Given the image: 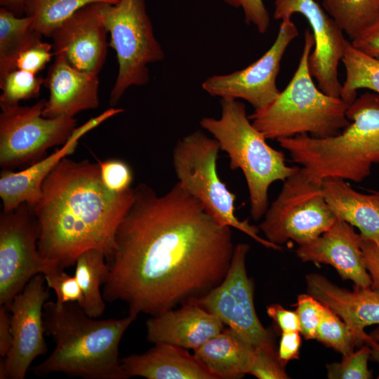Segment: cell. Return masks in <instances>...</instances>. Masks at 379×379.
<instances>
[{"instance_id":"obj_1","label":"cell","mask_w":379,"mask_h":379,"mask_svg":"<svg viewBox=\"0 0 379 379\" xmlns=\"http://www.w3.org/2000/svg\"><path fill=\"white\" fill-rule=\"evenodd\" d=\"M134 190L107 261L103 298L125 302L134 316H157L220 284L235 246L231 227L219 225L178 182L162 195L145 183Z\"/></svg>"},{"instance_id":"obj_2","label":"cell","mask_w":379,"mask_h":379,"mask_svg":"<svg viewBox=\"0 0 379 379\" xmlns=\"http://www.w3.org/2000/svg\"><path fill=\"white\" fill-rule=\"evenodd\" d=\"M134 197L132 187L122 193L109 191L101 180L98 162L64 158L44 180L41 198L32 206L40 254L62 269L91 248L102 251L108 261Z\"/></svg>"},{"instance_id":"obj_3","label":"cell","mask_w":379,"mask_h":379,"mask_svg":"<svg viewBox=\"0 0 379 379\" xmlns=\"http://www.w3.org/2000/svg\"><path fill=\"white\" fill-rule=\"evenodd\" d=\"M136 316L97 320L77 302L46 301L45 334L55 347L42 363L32 368L39 376L62 373L85 379H126L119 359L120 340Z\"/></svg>"},{"instance_id":"obj_4","label":"cell","mask_w":379,"mask_h":379,"mask_svg":"<svg viewBox=\"0 0 379 379\" xmlns=\"http://www.w3.org/2000/svg\"><path fill=\"white\" fill-rule=\"evenodd\" d=\"M347 117L350 124L335 135L302 134L277 141L317 182L328 178L361 182L379 164V94L366 92L357 98Z\"/></svg>"},{"instance_id":"obj_5","label":"cell","mask_w":379,"mask_h":379,"mask_svg":"<svg viewBox=\"0 0 379 379\" xmlns=\"http://www.w3.org/2000/svg\"><path fill=\"white\" fill-rule=\"evenodd\" d=\"M304 36L300 61L288 84L272 102L248 116L267 140L302 134L330 137L350 122L347 117L350 105L340 97L328 95L315 85L308 65L314 36L310 30L305 31Z\"/></svg>"},{"instance_id":"obj_6","label":"cell","mask_w":379,"mask_h":379,"mask_svg":"<svg viewBox=\"0 0 379 379\" xmlns=\"http://www.w3.org/2000/svg\"><path fill=\"white\" fill-rule=\"evenodd\" d=\"M220 103V118L204 117L200 125L227 154L230 168L242 171L248 190L250 213L258 220L268 208L270 185L284 182L299 167L288 166L284 152L267 144V138L251 123L243 102L221 98Z\"/></svg>"},{"instance_id":"obj_7","label":"cell","mask_w":379,"mask_h":379,"mask_svg":"<svg viewBox=\"0 0 379 379\" xmlns=\"http://www.w3.org/2000/svg\"><path fill=\"white\" fill-rule=\"evenodd\" d=\"M218 142L200 131L179 140L173 151L178 182L197 199L220 226L237 229L267 248L281 247L261 237L259 227L235 215L236 196L221 180L217 171Z\"/></svg>"},{"instance_id":"obj_8","label":"cell","mask_w":379,"mask_h":379,"mask_svg":"<svg viewBox=\"0 0 379 379\" xmlns=\"http://www.w3.org/2000/svg\"><path fill=\"white\" fill-rule=\"evenodd\" d=\"M101 13L110 34L109 46L114 50L119 65L109 93V105L114 107L131 86L149 82L147 65L162 60L164 53L154 34L145 0L103 3Z\"/></svg>"},{"instance_id":"obj_9","label":"cell","mask_w":379,"mask_h":379,"mask_svg":"<svg viewBox=\"0 0 379 379\" xmlns=\"http://www.w3.org/2000/svg\"><path fill=\"white\" fill-rule=\"evenodd\" d=\"M336 219L322 187L302 168L284 181L281 192L268 206L259 229L277 245L289 240L302 245L316 239Z\"/></svg>"},{"instance_id":"obj_10","label":"cell","mask_w":379,"mask_h":379,"mask_svg":"<svg viewBox=\"0 0 379 379\" xmlns=\"http://www.w3.org/2000/svg\"><path fill=\"white\" fill-rule=\"evenodd\" d=\"M46 100L31 106L20 105L0 114V166L11 169L33 164L46 150L63 145L77 128L74 117L47 118L42 115Z\"/></svg>"},{"instance_id":"obj_11","label":"cell","mask_w":379,"mask_h":379,"mask_svg":"<svg viewBox=\"0 0 379 379\" xmlns=\"http://www.w3.org/2000/svg\"><path fill=\"white\" fill-rule=\"evenodd\" d=\"M249 248L247 244H237L222 282L190 302L216 316L254 349L277 354L271 334L260 323L255 310L253 286L246 268Z\"/></svg>"},{"instance_id":"obj_12","label":"cell","mask_w":379,"mask_h":379,"mask_svg":"<svg viewBox=\"0 0 379 379\" xmlns=\"http://www.w3.org/2000/svg\"><path fill=\"white\" fill-rule=\"evenodd\" d=\"M39 236L38 222L32 206L28 204L1 213L0 305L8 308L13 298L34 276L44 274L58 266L40 254Z\"/></svg>"},{"instance_id":"obj_13","label":"cell","mask_w":379,"mask_h":379,"mask_svg":"<svg viewBox=\"0 0 379 379\" xmlns=\"http://www.w3.org/2000/svg\"><path fill=\"white\" fill-rule=\"evenodd\" d=\"M298 34L291 18L281 20L274 41L260 58L244 69L208 77L202 84L203 90L213 97L244 100L254 110L265 107L280 93L276 80L281 62Z\"/></svg>"},{"instance_id":"obj_14","label":"cell","mask_w":379,"mask_h":379,"mask_svg":"<svg viewBox=\"0 0 379 379\" xmlns=\"http://www.w3.org/2000/svg\"><path fill=\"white\" fill-rule=\"evenodd\" d=\"M45 282L44 274L34 276L8 307L13 343L0 360L1 379H24L34 359L47 351L43 310L50 293Z\"/></svg>"},{"instance_id":"obj_15","label":"cell","mask_w":379,"mask_h":379,"mask_svg":"<svg viewBox=\"0 0 379 379\" xmlns=\"http://www.w3.org/2000/svg\"><path fill=\"white\" fill-rule=\"evenodd\" d=\"M295 13L303 15L314 40L308 65L317 86L324 93L340 97L342 84L338 65L349 41L335 22L315 0H274L273 18L281 20Z\"/></svg>"},{"instance_id":"obj_16","label":"cell","mask_w":379,"mask_h":379,"mask_svg":"<svg viewBox=\"0 0 379 379\" xmlns=\"http://www.w3.org/2000/svg\"><path fill=\"white\" fill-rule=\"evenodd\" d=\"M103 3L87 5L62 22L53 32V54L62 55L79 70L99 74L107 54L108 31L104 24Z\"/></svg>"},{"instance_id":"obj_17","label":"cell","mask_w":379,"mask_h":379,"mask_svg":"<svg viewBox=\"0 0 379 379\" xmlns=\"http://www.w3.org/2000/svg\"><path fill=\"white\" fill-rule=\"evenodd\" d=\"M123 111V109L112 107L98 116L90 119L81 126L77 127L59 149L29 167L18 172L3 169L0 174V197L3 211L8 212L23 203L34 206L41 198L44 180L62 159L75 151L79 140L105 120Z\"/></svg>"},{"instance_id":"obj_18","label":"cell","mask_w":379,"mask_h":379,"mask_svg":"<svg viewBox=\"0 0 379 379\" xmlns=\"http://www.w3.org/2000/svg\"><path fill=\"white\" fill-rule=\"evenodd\" d=\"M295 253L303 262L333 266L343 280H350L354 286L371 285L361 249V234L343 220L336 218L320 236L298 245Z\"/></svg>"},{"instance_id":"obj_19","label":"cell","mask_w":379,"mask_h":379,"mask_svg":"<svg viewBox=\"0 0 379 379\" xmlns=\"http://www.w3.org/2000/svg\"><path fill=\"white\" fill-rule=\"evenodd\" d=\"M307 292L339 316L361 345L371 340L365 328L379 325V287L340 288L319 274L306 276Z\"/></svg>"},{"instance_id":"obj_20","label":"cell","mask_w":379,"mask_h":379,"mask_svg":"<svg viewBox=\"0 0 379 379\" xmlns=\"http://www.w3.org/2000/svg\"><path fill=\"white\" fill-rule=\"evenodd\" d=\"M44 85L49 98L42 112L47 118L74 117L78 113L100 105V79L98 74L79 70L62 55H55Z\"/></svg>"},{"instance_id":"obj_21","label":"cell","mask_w":379,"mask_h":379,"mask_svg":"<svg viewBox=\"0 0 379 379\" xmlns=\"http://www.w3.org/2000/svg\"><path fill=\"white\" fill-rule=\"evenodd\" d=\"M146 327L147 338L150 343L194 350L220 333L224 324L197 304L187 302L178 310L152 316L147 321Z\"/></svg>"},{"instance_id":"obj_22","label":"cell","mask_w":379,"mask_h":379,"mask_svg":"<svg viewBox=\"0 0 379 379\" xmlns=\"http://www.w3.org/2000/svg\"><path fill=\"white\" fill-rule=\"evenodd\" d=\"M121 365L127 378L217 379L194 354L167 343H157L145 353L124 357Z\"/></svg>"},{"instance_id":"obj_23","label":"cell","mask_w":379,"mask_h":379,"mask_svg":"<svg viewBox=\"0 0 379 379\" xmlns=\"http://www.w3.org/2000/svg\"><path fill=\"white\" fill-rule=\"evenodd\" d=\"M322 187L336 218L358 228L362 237L379 239V192L364 194L338 178L324 180Z\"/></svg>"},{"instance_id":"obj_24","label":"cell","mask_w":379,"mask_h":379,"mask_svg":"<svg viewBox=\"0 0 379 379\" xmlns=\"http://www.w3.org/2000/svg\"><path fill=\"white\" fill-rule=\"evenodd\" d=\"M254 348L228 328L194 350V355L219 378H241L248 373Z\"/></svg>"},{"instance_id":"obj_25","label":"cell","mask_w":379,"mask_h":379,"mask_svg":"<svg viewBox=\"0 0 379 379\" xmlns=\"http://www.w3.org/2000/svg\"><path fill=\"white\" fill-rule=\"evenodd\" d=\"M105 253L96 248L81 253L76 260L75 277L84 295L81 308L92 318L104 312L105 304L100 286L107 281L109 268Z\"/></svg>"},{"instance_id":"obj_26","label":"cell","mask_w":379,"mask_h":379,"mask_svg":"<svg viewBox=\"0 0 379 379\" xmlns=\"http://www.w3.org/2000/svg\"><path fill=\"white\" fill-rule=\"evenodd\" d=\"M33 19L19 16L1 6L0 8V80L16 69L18 55L42 36L32 28Z\"/></svg>"},{"instance_id":"obj_27","label":"cell","mask_w":379,"mask_h":379,"mask_svg":"<svg viewBox=\"0 0 379 379\" xmlns=\"http://www.w3.org/2000/svg\"><path fill=\"white\" fill-rule=\"evenodd\" d=\"M341 62L345 68V79L342 84L340 98L350 105L357 98V92L367 88L379 94V60L353 47L349 41Z\"/></svg>"},{"instance_id":"obj_28","label":"cell","mask_w":379,"mask_h":379,"mask_svg":"<svg viewBox=\"0 0 379 379\" xmlns=\"http://www.w3.org/2000/svg\"><path fill=\"white\" fill-rule=\"evenodd\" d=\"M117 0H25L24 14L33 19L32 28L42 37L53 31L81 8L95 3L115 4Z\"/></svg>"},{"instance_id":"obj_29","label":"cell","mask_w":379,"mask_h":379,"mask_svg":"<svg viewBox=\"0 0 379 379\" xmlns=\"http://www.w3.org/2000/svg\"><path fill=\"white\" fill-rule=\"evenodd\" d=\"M322 6L351 41L379 17V0H322Z\"/></svg>"},{"instance_id":"obj_30","label":"cell","mask_w":379,"mask_h":379,"mask_svg":"<svg viewBox=\"0 0 379 379\" xmlns=\"http://www.w3.org/2000/svg\"><path fill=\"white\" fill-rule=\"evenodd\" d=\"M44 79L37 74L14 69L0 80L1 109L19 105L21 100L39 96Z\"/></svg>"},{"instance_id":"obj_31","label":"cell","mask_w":379,"mask_h":379,"mask_svg":"<svg viewBox=\"0 0 379 379\" xmlns=\"http://www.w3.org/2000/svg\"><path fill=\"white\" fill-rule=\"evenodd\" d=\"M315 339L343 356L352 353L355 347L361 345L345 322L326 305Z\"/></svg>"},{"instance_id":"obj_32","label":"cell","mask_w":379,"mask_h":379,"mask_svg":"<svg viewBox=\"0 0 379 379\" xmlns=\"http://www.w3.org/2000/svg\"><path fill=\"white\" fill-rule=\"evenodd\" d=\"M371 358V347L368 345L362 346L356 352L343 356L340 362L326 366L329 379H369L373 378L368 368V361Z\"/></svg>"},{"instance_id":"obj_33","label":"cell","mask_w":379,"mask_h":379,"mask_svg":"<svg viewBox=\"0 0 379 379\" xmlns=\"http://www.w3.org/2000/svg\"><path fill=\"white\" fill-rule=\"evenodd\" d=\"M47 286L52 288L59 302H77L81 307L84 302L82 291L75 276L67 274L64 269L55 266L44 274Z\"/></svg>"},{"instance_id":"obj_34","label":"cell","mask_w":379,"mask_h":379,"mask_svg":"<svg viewBox=\"0 0 379 379\" xmlns=\"http://www.w3.org/2000/svg\"><path fill=\"white\" fill-rule=\"evenodd\" d=\"M300 333L307 340L315 339L321 322L324 305L310 294H300L295 304Z\"/></svg>"},{"instance_id":"obj_35","label":"cell","mask_w":379,"mask_h":379,"mask_svg":"<svg viewBox=\"0 0 379 379\" xmlns=\"http://www.w3.org/2000/svg\"><path fill=\"white\" fill-rule=\"evenodd\" d=\"M98 163L101 180L109 191L122 193L131 188L133 173L126 162L109 159Z\"/></svg>"},{"instance_id":"obj_36","label":"cell","mask_w":379,"mask_h":379,"mask_svg":"<svg viewBox=\"0 0 379 379\" xmlns=\"http://www.w3.org/2000/svg\"><path fill=\"white\" fill-rule=\"evenodd\" d=\"M54 56L51 44L36 40L26 48L18 57L15 68L37 74L44 69Z\"/></svg>"},{"instance_id":"obj_37","label":"cell","mask_w":379,"mask_h":379,"mask_svg":"<svg viewBox=\"0 0 379 379\" xmlns=\"http://www.w3.org/2000/svg\"><path fill=\"white\" fill-rule=\"evenodd\" d=\"M258 379L289 378L277 354L262 349H254L248 373Z\"/></svg>"},{"instance_id":"obj_38","label":"cell","mask_w":379,"mask_h":379,"mask_svg":"<svg viewBox=\"0 0 379 379\" xmlns=\"http://www.w3.org/2000/svg\"><path fill=\"white\" fill-rule=\"evenodd\" d=\"M222 1L235 8H241L245 22L248 25H253L258 32L265 34L267 31L270 25V18L263 0Z\"/></svg>"},{"instance_id":"obj_39","label":"cell","mask_w":379,"mask_h":379,"mask_svg":"<svg viewBox=\"0 0 379 379\" xmlns=\"http://www.w3.org/2000/svg\"><path fill=\"white\" fill-rule=\"evenodd\" d=\"M350 43L356 49L379 60V17Z\"/></svg>"},{"instance_id":"obj_40","label":"cell","mask_w":379,"mask_h":379,"mask_svg":"<svg viewBox=\"0 0 379 379\" xmlns=\"http://www.w3.org/2000/svg\"><path fill=\"white\" fill-rule=\"evenodd\" d=\"M361 249L371 286L379 287V239L372 240L361 235Z\"/></svg>"},{"instance_id":"obj_41","label":"cell","mask_w":379,"mask_h":379,"mask_svg":"<svg viewBox=\"0 0 379 379\" xmlns=\"http://www.w3.org/2000/svg\"><path fill=\"white\" fill-rule=\"evenodd\" d=\"M268 316L282 332L300 331V325L295 311L284 308L279 304H272L267 307Z\"/></svg>"},{"instance_id":"obj_42","label":"cell","mask_w":379,"mask_h":379,"mask_svg":"<svg viewBox=\"0 0 379 379\" xmlns=\"http://www.w3.org/2000/svg\"><path fill=\"white\" fill-rule=\"evenodd\" d=\"M300 331H286L281 333V337L277 350V356L281 364H286L299 358V350L301 345Z\"/></svg>"},{"instance_id":"obj_43","label":"cell","mask_w":379,"mask_h":379,"mask_svg":"<svg viewBox=\"0 0 379 379\" xmlns=\"http://www.w3.org/2000/svg\"><path fill=\"white\" fill-rule=\"evenodd\" d=\"M13 343L11 313L6 305L0 307V355L5 358Z\"/></svg>"},{"instance_id":"obj_44","label":"cell","mask_w":379,"mask_h":379,"mask_svg":"<svg viewBox=\"0 0 379 379\" xmlns=\"http://www.w3.org/2000/svg\"><path fill=\"white\" fill-rule=\"evenodd\" d=\"M369 335L371 340L367 345L371 347V358L378 363L379 368V325ZM377 378L379 379V373Z\"/></svg>"},{"instance_id":"obj_45","label":"cell","mask_w":379,"mask_h":379,"mask_svg":"<svg viewBox=\"0 0 379 379\" xmlns=\"http://www.w3.org/2000/svg\"><path fill=\"white\" fill-rule=\"evenodd\" d=\"M25 0H0V5L10 10L15 15L21 16L24 13Z\"/></svg>"},{"instance_id":"obj_46","label":"cell","mask_w":379,"mask_h":379,"mask_svg":"<svg viewBox=\"0 0 379 379\" xmlns=\"http://www.w3.org/2000/svg\"><path fill=\"white\" fill-rule=\"evenodd\" d=\"M117 1H119V0H117Z\"/></svg>"}]
</instances>
